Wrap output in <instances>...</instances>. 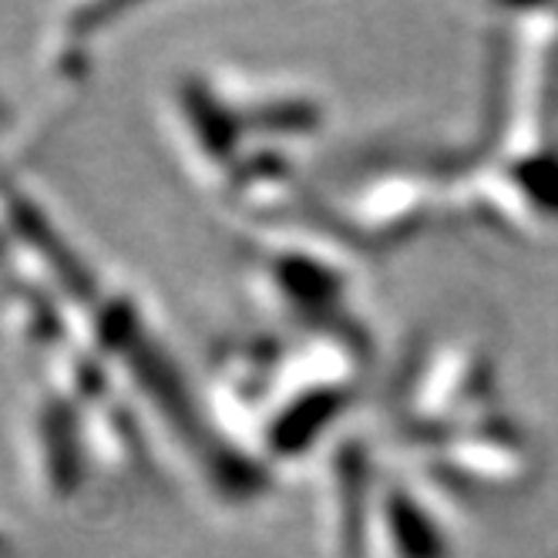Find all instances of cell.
Returning <instances> with one entry per match:
<instances>
[{
  "mask_svg": "<svg viewBox=\"0 0 558 558\" xmlns=\"http://www.w3.org/2000/svg\"><path fill=\"white\" fill-rule=\"evenodd\" d=\"M250 287L266 313L310 330L350 324V266L320 243L276 239L253 250Z\"/></svg>",
  "mask_w": 558,
  "mask_h": 558,
  "instance_id": "obj_1",
  "label": "cell"
},
{
  "mask_svg": "<svg viewBox=\"0 0 558 558\" xmlns=\"http://www.w3.org/2000/svg\"><path fill=\"white\" fill-rule=\"evenodd\" d=\"M380 477L364 437L340 434L316 454V529L330 558H367Z\"/></svg>",
  "mask_w": 558,
  "mask_h": 558,
  "instance_id": "obj_2",
  "label": "cell"
},
{
  "mask_svg": "<svg viewBox=\"0 0 558 558\" xmlns=\"http://www.w3.org/2000/svg\"><path fill=\"white\" fill-rule=\"evenodd\" d=\"M21 464L31 492L45 505H71L85 488L92 461L82 424L51 387L27 397L21 417Z\"/></svg>",
  "mask_w": 558,
  "mask_h": 558,
  "instance_id": "obj_3",
  "label": "cell"
},
{
  "mask_svg": "<svg viewBox=\"0 0 558 558\" xmlns=\"http://www.w3.org/2000/svg\"><path fill=\"white\" fill-rule=\"evenodd\" d=\"M169 125L182 158L198 179L222 189L239 158L246 155V132L239 125L222 88L198 74H185L169 92Z\"/></svg>",
  "mask_w": 558,
  "mask_h": 558,
  "instance_id": "obj_4",
  "label": "cell"
},
{
  "mask_svg": "<svg viewBox=\"0 0 558 558\" xmlns=\"http://www.w3.org/2000/svg\"><path fill=\"white\" fill-rule=\"evenodd\" d=\"M367 555L374 558H451V535L441 514L401 477H384L377 485Z\"/></svg>",
  "mask_w": 558,
  "mask_h": 558,
  "instance_id": "obj_5",
  "label": "cell"
},
{
  "mask_svg": "<svg viewBox=\"0 0 558 558\" xmlns=\"http://www.w3.org/2000/svg\"><path fill=\"white\" fill-rule=\"evenodd\" d=\"M437 189L427 179L411 172H387L377 182L356 189L350 198L337 206V219L347 235L364 239V243H393L430 219Z\"/></svg>",
  "mask_w": 558,
  "mask_h": 558,
  "instance_id": "obj_6",
  "label": "cell"
},
{
  "mask_svg": "<svg viewBox=\"0 0 558 558\" xmlns=\"http://www.w3.org/2000/svg\"><path fill=\"white\" fill-rule=\"evenodd\" d=\"M232 105L246 138L259 135L266 145H279L283 138H306L324 129V101L296 85H243L222 88Z\"/></svg>",
  "mask_w": 558,
  "mask_h": 558,
  "instance_id": "obj_7",
  "label": "cell"
},
{
  "mask_svg": "<svg viewBox=\"0 0 558 558\" xmlns=\"http://www.w3.org/2000/svg\"><path fill=\"white\" fill-rule=\"evenodd\" d=\"M226 198L243 213H272L283 209L296 192V166L283 145L246 148L232 175L222 182Z\"/></svg>",
  "mask_w": 558,
  "mask_h": 558,
  "instance_id": "obj_8",
  "label": "cell"
},
{
  "mask_svg": "<svg viewBox=\"0 0 558 558\" xmlns=\"http://www.w3.org/2000/svg\"><path fill=\"white\" fill-rule=\"evenodd\" d=\"M0 558H11V538L4 529H0Z\"/></svg>",
  "mask_w": 558,
  "mask_h": 558,
  "instance_id": "obj_9",
  "label": "cell"
},
{
  "mask_svg": "<svg viewBox=\"0 0 558 558\" xmlns=\"http://www.w3.org/2000/svg\"><path fill=\"white\" fill-rule=\"evenodd\" d=\"M8 256V232H4V222H0V259Z\"/></svg>",
  "mask_w": 558,
  "mask_h": 558,
  "instance_id": "obj_10",
  "label": "cell"
}]
</instances>
